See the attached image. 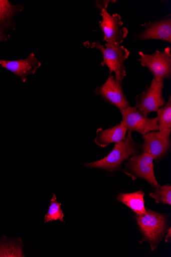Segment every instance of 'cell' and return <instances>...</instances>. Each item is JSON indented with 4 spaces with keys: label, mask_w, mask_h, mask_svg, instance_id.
I'll return each instance as SVG.
<instances>
[{
    "label": "cell",
    "mask_w": 171,
    "mask_h": 257,
    "mask_svg": "<svg viewBox=\"0 0 171 257\" xmlns=\"http://www.w3.org/2000/svg\"><path fill=\"white\" fill-rule=\"evenodd\" d=\"M126 136L125 140L115 143L113 149L106 157L99 161L87 163L85 166L110 173L119 170L124 162L139 153V146L134 142L132 132L128 131Z\"/></svg>",
    "instance_id": "1"
},
{
    "label": "cell",
    "mask_w": 171,
    "mask_h": 257,
    "mask_svg": "<svg viewBox=\"0 0 171 257\" xmlns=\"http://www.w3.org/2000/svg\"><path fill=\"white\" fill-rule=\"evenodd\" d=\"M84 45L87 49H97L103 54L102 66H107L109 70V75L115 74L117 81L121 84L122 81L126 76L125 61L130 55L129 50L120 45L105 46L100 42L86 41Z\"/></svg>",
    "instance_id": "2"
},
{
    "label": "cell",
    "mask_w": 171,
    "mask_h": 257,
    "mask_svg": "<svg viewBox=\"0 0 171 257\" xmlns=\"http://www.w3.org/2000/svg\"><path fill=\"white\" fill-rule=\"evenodd\" d=\"M146 213L136 215L140 231L143 235L141 242L147 241L152 250L157 248L165 232L166 220L161 214L146 209Z\"/></svg>",
    "instance_id": "3"
},
{
    "label": "cell",
    "mask_w": 171,
    "mask_h": 257,
    "mask_svg": "<svg viewBox=\"0 0 171 257\" xmlns=\"http://www.w3.org/2000/svg\"><path fill=\"white\" fill-rule=\"evenodd\" d=\"M154 159L149 154L142 152L131 157L125 163L124 173L134 180L144 179L154 189L160 186L154 172Z\"/></svg>",
    "instance_id": "4"
},
{
    "label": "cell",
    "mask_w": 171,
    "mask_h": 257,
    "mask_svg": "<svg viewBox=\"0 0 171 257\" xmlns=\"http://www.w3.org/2000/svg\"><path fill=\"white\" fill-rule=\"evenodd\" d=\"M140 65L147 68L156 81L169 80L171 78L170 49L167 47L164 51H156L152 54L139 52Z\"/></svg>",
    "instance_id": "5"
},
{
    "label": "cell",
    "mask_w": 171,
    "mask_h": 257,
    "mask_svg": "<svg viewBox=\"0 0 171 257\" xmlns=\"http://www.w3.org/2000/svg\"><path fill=\"white\" fill-rule=\"evenodd\" d=\"M163 88V81H158L153 78L150 85L136 96L135 107L148 117L151 112L157 111L165 104L162 93Z\"/></svg>",
    "instance_id": "6"
},
{
    "label": "cell",
    "mask_w": 171,
    "mask_h": 257,
    "mask_svg": "<svg viewBox=\"0 0 171 257\" xmlns=\"http://www.w3.org/2000/svg\"><path fill=\"white\" fill-rule=\"evenodd\" d=\"M100 28L104 35L103 41L108 45H120L127 37L129 31L124 27L121 17L118 14L110 15L107 10L100 14Z\"/></svg>",
    "instance_id": "7"
},
{
    "label": "cell",
    "mask_w": 171,
    "mask_h": 257,
    "mask_svg": "<svg viewBox=\"0 0 171 257\" xmlns=\"http://www.w3.org/2000/svg\"><path fill=\"white\" fill-rule=\"evenodd\" d=\"M171 128L153 131L142 136L143 143L139 147L143 153L151 155L156 162L162 159L170 148Z\"/></svg>",
    "instance_id": "8"
},
{
    "label": "cell",
    "mask_w": 171,
    "mask_h": 257,
    "mask_svg": "<svg viewBox=\"0 0 171 257\" xmlns=\"http://www.w3.org/2000/svg\"><path fill=\"white\" fill-rule=\"evenodd\" d=\"M122 121L128 131L136 132L142 136L153 131H158L157 118H149L145 116L135 106L129 105L120 110Z\"/></svg>",
    "instance_id": "9"
},
{
    "label": "cell",
    "mask_w": 171,
    "mask_h": 257,
    "mask_svg": "<svg viewBox=\"0 0 171 257\" xmlns=\"http://www.w3.org/2000/svg\"><path fill=\"white\" fill-rule=\"evenodd\" d=\"M143 30L134 36V41L158 40L171 43V16L144 23Z\"/></svg>",
    "instance_id": "10"
},
{
    "label": "cell",
    "mask_w": 171,
    "mask_h": 257,
    "mask_svg": "<svg viewBox=\"0 0 171 257\" xmlns=\"http://www.w3.org/2000/svg\"><path fill=\"white\" fill-rule=\"evenodd\" d=\"M94 92L95 95L101 97L106 102L119 110L130 105L124 95L121 84L117 81L114 76H109L105 82L96 87Z\"/></svg>",
    "instance_id": "11"
},
{
    "label": "cell",
    "mask_w": 171,
    "mask_h": 257,
    "mask_svg": "<svg viewBox=\"0 0 171 257\" xmlns=\"http://www.w3.org/2000/svg\"><path fill=\"white\" fill-rule=\"evenodd\" d=\"M0 65L9 70L26 82L29 75H34L41 65L34 53L27 58L17 61L0 60Z\"/></svg>",
    "instance_id": "12"
},
{
    "label": "cell",
    "mask_w": 171,
    "mask_h": 257,
    "mask_svg": "<svg viewBox=\"0 0 171 257\" xmlns=\"http://www.w3.org/2000/svg\"><path fill=\"white\" fill-rule=\"evenodd\" d=\"M128 131L124 125L120 122L115 126L103 130L97 129L94 142L97 146L106 148L111 144L116 143L126 138Z\"/></svg>",
    "instance_id": "13"
},
{
    "label": "cell",
    "mask_w": 171,
    "mask_h": 257,
    "mask_svg": "<svg viewBox=\"0 0 171 257\" xmlns=\"http://www.w3.org/2000/svg\"><path fill=\"white\" fill-rule=\"evenodd\" d=\"M23 9L21 6L13 5L8 0H0V29L15 30L14 17Z\"/></svg>",
    "instance_id": "14"
},
{
    "label": "cell",
    "mask_w": 171,
    "mask_h": 257,
    "mask_svg": "<svg viewBox=\"0 0 171 257\" xmlns=\"http://www.w3.org/2000/svg\"><path fill=\"white\" fill-rule=\"evenodd\" d=\"M144 193L142 190L133 193L119 194L117 200L128 206L137 215H143L146 213L144 207Z\"/></svg>",
    "instance_id": "15"
},
{
    "label": "cell",
    "mask_w": 171,
    "mask_h": 257,
    "mask_svg": "<svg viewBox=\"0 0 171 257\" xmlns=\"http://www.w3.org/2000/svg\"><path fill=\"white\" fill-rule=\"evenodd\" d=\"M157 112L158 131L171 128V97Z\"/></svg>",
    "instance_id": "16"
},
{
    "label": "cell",
    "mask_w": 171,
    "mask_h": 257,
    "mask_svg": "<svg viewBox=\"0 0 171 257\" xmlns=\"http://www.w3.org/2000/svg\"><path fill=\"white\" fill-rule=\"evenodd\" d=\"M61 205L62 203L57 202L56 196L54 194L51 201L48 211L45 216V223L56 220L64 221V215L61 209Z\"/></svg>",
    "instance_id": "17"
},
{
    "label": "cell",
    "mask_w": 171,
    "mask_h": 257,
    "mask_svg": "<svg viewBox=\"0 0 171 257\" xmlns=\"http://www.w3.org/2000/svg\"><path fill=\"white\" fill-rule=\"evenodd\" d=\"M18 243L8 240L0 241V256H24Z\"/></svg>",
    "instance_id": "18"
},
{
    "label": "cell",
    "mask_w": 171,
    "mask_h": 257,
    "mask_svg": "<svg viewBox=\"0 0 171 257\" xmlns=\"http://www.w3.org/2000/svg\"><path fill=\"white\" fill-rule=\"evenodd\" d=\"M149 196L154 198L157 203L171 204V186L169 184L160 186L156 189L155 192L151 193Z\"/></svg>",
    "instance_id": "19"
},
{
    "label": "cell",
    "mask_w": 171,
    "mask_h": 257,
    "mask_svg": "<svg viewBox=\"0 0 171 257\" xmlns=\"http://www.w3.org/2000/svg\"><path fill=\"white\" fill-rule=\"evenodd\" d=\"M115 0H99L95 1V6L101 12L103 10H107V8L110 4L115 3Z\"/></svg>",
    "instance_id": "20"
},
{
    "label": "cell",
    "mask_w": 171,
    "mask_h": 257,
    "mask_svg": "<svg viewBox=\"0 0 171 257\" xmlns=\"http://www.w3.org/2000/svg\"><path fill=\"white\" fill-rule=\"evenodd\" d=\"M10 37L6 30L0 29V42L8 40L10 39Z\"/></svg>",
    "instance_id": "21"
},
{
    "label": "cell",
    "mask_w": 171,
    "mask_h": 257,
    "mask_svg": "<svg viewBox=\"0 0 171 257\" xmlns=\"http://www.w3.org/2000/svg\"><path fill=\"white\" fill-rule=\"evenodd\" d=\"M171 228H169L168 230V233L166 235L165 237V242H170L171 241V231H170Z\"/></svg>",
    "instance_id": "22"
}]
</instances>
